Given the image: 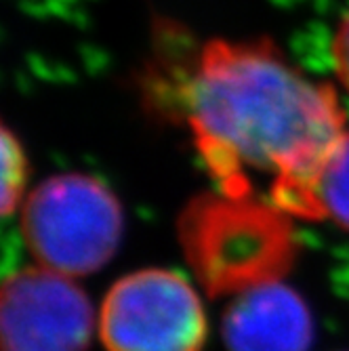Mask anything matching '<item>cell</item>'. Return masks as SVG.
Here are the masks:
<instances>
[{"label": "cell", "instance_id": "1", "mask_svg": "<svg viewBox=\"0 0 349 351\" xmlns=\"http://www.w3.org/2000/svg\"><path fill=\"white\" fill-rule=\"evenodd\" d=\"M183 101L226 198H248L263 179L280 213L309 219L313 185L349 131L330 84L305 76L267 40L217 38L202 47Z\"/></svg>", "mask_w": 349, "mask_h": 351}, {"label": "cell", "instance_id": "2", "mask_svg": "<svg viewBox=\"0 0 349 351\" xmlns=\"http://www.w3.org/2000/svg\"><path fill=\"white\" fill-rule=\"evenodd\" d=\"M21 232L38 265L70 278L84 276L116 252L122 210L101 181L66 173L43 181L27 196Z\"/></svg>", "mask_w": 349, "mask_h": 351}, {"label": "cell", "instance_id": "3", "mask_svg": "<svg viewBox=\"0 0 349 351\" xmlns=\"http://www.w3.org/2000/svg\"><path fill=\"white\" fill-rule=\"evenodd\" d=\"M99 330L108 351H200L206 315L185 278L169 269H141L112 286Z\"/></svg>", "mask_w": 349, "mask_h": 351}, {"label": "cell", "instance_id": "4", "mask_svg": "<svg viewBox=\"0 0 349 351\" xmlns=\"http://www.w3.org/2000/svg\"><path fill=\"white\" fill-rule=\"evenodd\" d=\"M93 324L91 301L70 276L34 265L5 282L3 351H86Z\"/></svg>", "mask_w": 349, "mask_h": 351}, {"label": "cell", "instance_id": "5", "mask_svg": "<svg viewBox=\"0 0 349 351\" xmlns=\"http://www.w3.org/2000/svg\"><path fill=\"white\" fill-rule=\"evenodd\" d=\"M224 330L230 351H307L311 317L289 286L265 282L232 303Z\"/></svg>", "mask_w": 349, "mask_h": 351}, {"label": "cell", "instance_id": "6", "mask_svg": "<svg viewBox=\"0 0 349 351\" xmlns=\"http://www.w3.org/2000/svg\"><path fill=\"white\" fill-rule=\"evenodd\" d=\"M309 219H324L349 232V131L330 154L313 185Z\"/></svg>", "mask_w": 349, "mask_h": 351}, {"label": "cell", "instance_id": "7", "mask_svg": "<svg viewBox=\"0 0 349 351\" xmlns=\"http://www.w3.org/2000/svg\"><path fill=\"white\" fill-rule=\"evenodd\" d=\"M27 181V158L9 126L3 129V213L9 217L21 202Z\"/></svg>", "mask_w": 349, "mask_h": 351}, {"label": "cell", "instance_id": "8", "mask_svg": "<svg viewBox=\"0 0 349 351\" xmlns=\"http://www.w3.org/2000/svg\"><path fill=\"white\" fill-rule=\"evenodd\" d=\"M333 68L339 82L349 90V11L341 17L330 43Z\"/></svg>", "mask_w": 349, "mask_h": 351}]
</instances>
